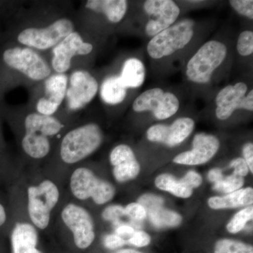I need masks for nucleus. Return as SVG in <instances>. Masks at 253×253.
I'll use <instances>...</instances> for the list:
<instances>
[{"label": "nucleus", "mask_w": 253, "mask_h": 253, "mask_svg": "<svg viewBox=\"0 0 253 253\" xmlns=\"http://www.w3.org/2000/svg\"><path fill=\"white\" fill-rule=\"evenodd\" d=\"M76 30V14L68 3L66 6L59 2L40 3L15 14L1 42L26 46L44 54Z\"/></svg>", "instance_id": "obj_1"}, {"label": "nucleus", "mask_w": 253, "mask_h": 253, "mask_svg": "<svg viewBox=\"0 0 253 253\" xmlns=\"http://www.w3.org/2000/svg\"><path fill=\"white\" fill-rule=\"evenodd\" d=\"M235 37L220 31L203 43L183 67L184 90L209 102L227 81L235 61Z\"/></svg>", "instance_id": "obj_2"}, {"label": "nucleus", "mask_w": 253, "mask_h": 253, "mask_svg": "<svg viewBox=\"0 0 253 253\" xmlns=\"http://www.w3.org/2000/svg\"><path fill=\"white\" fill-rule=\"evenodd\" d=\"M211 19L180 18L149 40L145 53L155 77L167 78L181 71L188 59L215 28Z\"/></svg>", "instance_id": "obj_3"}, {"label": "nucleus", "mask_w": 253, "mask_h": 253, "mask_svg": "<svg viewBox=\"0 0 253 253\" xmlns=\"http://www.w3.org/2000/svg\"><path fill=\"white\" fill-rule=\"evenodd\" d=\"M1 42L0 101L8 91L21 85L31 89L52 74L49 59L44 54L9 42Z\"/></svg>", "instance_id": "obj_4"}, {"label": "nucleus", "mask_w": 253, "mask_h": 253, "mask_svg": "<svg viewBox=\"0 0 253 253\" xmlns=\"http://www.w3.org/2000/svg\"><path fill=\"white\" fill-rule=\"evenodd\" d=\"M126 0H86L76 13L77 28L102 42L116 33H121L130 9Z\"/></svg>", "instance_id": "obj_5"}, {"label": "nucleus", "mask_w": 253, "mask_h": 253, "mask_svg": "<svg viewBox=\"0 0 253 253\" xmlns=\"http://www.w3.org/2000/svg\"><path fill=\"white\" fill-rule=\"evenodd\" d=\"M181 11L180 4L173 0L131 1L121 33L151 39L181 18Z\"/></svg>", "instance_id": "obj_6"}, {"label": "nucleus", "mask_w": 253, "mask_h": 253, "mask_svg": "<svg viewBox=\"0 0 253 253\" xmlns=\"http://www.w3.org/2000/svg\"><path fill=\"white\" fill-rule=\"evenodd\" d=\"M99 42L78 29L70 33L49 51L53 73H68L79 68L89 70Z\"/></svg>", "instance_id": "obj_7"}, {"label": "nucleus", "mask_w": 253, "mask_h": 253, "mask_svg": "<svg viewBox=\"0 0 253 253\" xmlns=\"http://www.w3.org/2000/svg\"><path fill=\"white\" fill-rule=\"evenodd\" d=\"M184 104L182 91L168 86H153L136 95L129 111L131 116L149 118L161 123L184 111Z\"/></svg>", "instance_id": "obj_8"}, {"label": "nucleus", "mask_w": 253, "mask_h": 253, "mask_svg": "<svg viewBox=\"0 0 253 253\" xmlns=\"http://www.w3.org/2000/svg\"><path fill=\"white\" fill-rule=\"evenodd\" d=\"M208 104V111H212L214 118L219 122H227L241 113L252 116V82L244 76L224 84Z\"/></svg>", "instance_id": "obj_9"}, {"label": "nucleus", "mask_w": 253, "mask_h": 253, "mask_svg": "<svg viewBox=\"0 0 253 253\" xmlns=\"http://www.w3.org/2000/svg\"><path fill=\"white\" fill-rule=\"evenodd\" d=\"M104 139L102 128L96 123H86L76 126L61 139L60 158L66 164L80 162L97 151Z\"/></svg>", "instance_id": "obj_10"}, {"label": "nucleus", "mask_w": 253, "mask_h": 253, "mask_svg": "<svg viewBox=\"0 0 253 253\" xmlns=\"http://www.w3.org/2000/svg\"><path fill=\"white\" fill-rule=\"evenodd\" d=\"M68 73H53L30 89V109L45 116H54L62 108L66 96Z\"/></svg>", "instance_id": "obj_11"}, {"label": "nucleus", "mask_w": 253, "mask_h": 253, "mask_svg": "<svg viewBox=\"0 0 253 253\" xmlns=\"http://www.w3.org/2000/svg\"><path fill=\"white\" fill-rule=\"evenodd\" d=\"M99 77L89 69L79 68L68 74L67 89L61 110L76 114L90 104L99 92Z\"/></svg>", "instance_id": "obj_12"}, {"label": "nucleus", "mask_w": 253, "mask_h": 253, "mask_svg": "<svg viewBox=\"0 0 253 253\" xmlns=\"http://www.w3.org/2000/svg\"><path fill=\"white\" fill-rule=\"evenodd\" d=\"M71 189L77 199L91 198L97 205L109 202L116 194L115 186L111 182L100 179L91 169L86 168H78L73 172L71 178Z\"/></svg>", "instance_id": "obj_13"}, {"label": "nucleus", "mask_w": 253, "mask_h": 253, "mask_svg": "<svg viewBox=\"0 0 253 253\" xmlns=\"http://www.w3.org/2000/svg\"><path fill=\"white\" fill-rule=\"evenodd\" d=\"M196 121L189 116H178L169 124L155 123L148 127L146 139L152 144L174 149L185 142L194 132Z\"/></svg>", "instance_id": "obj_14"}, {"label": "nucleus", "mask_w": 253, "mask_h": 253, "mask_svg": "<svg viewBox=\"0 0 253 253\" xmlns=\"http://www.w3.org/2000/svg\"><path fill=\"white\" fill-rule=\"evenodd\" d=\"M28 213L33 224L44 229L49 225L50 214L59 199L57 186L50 180H45L37 186L28 189Z\"/></svg>", "instance_id": "obj_15"}, {"label": "nucleus", "mask_w": 253, "mask_h": 253, "mask_svg": "<svg viewBox=\"0 0 253 253\" xmlns=\"http://www.w3.org/2000/svg\"><path fill=\"white\" fill-rule=\"evenodd\" d=\"M98 95L106 111H126L129 108L136 94L121 84L112 66L99 78Z\"/></svg>", "instance_id": "obj_16"}, {"label": "nucleus", "mask_w": 253, "mask_h": 253, "mask_svg": "<svg viewBox=\"0 0 253 253\" xmlns=\"http://www.w3.org/2000/svg\"><path fill=\"white\" fill-rule=\"evenodd\" d=\"M61 217L72 231L75 244L81 249H87L95 238L94 222L90 214L77 205L69 204L63 209Z\"/></svg>", "instance_id": "obj_17"}, {"label": "nucleus", "mask_w": 253, "mask_h": 253, "mask_svg": "<svg viewBox=\"0 0 253 253\" xmlns=\"http://www.w3.org/2000/svg\"><path fill=\"white\" fill-rule=\"evenodd\" d=\"M220 146L217 136L206 132L197 133L193 139L191 149L176 155L173 162L189 166L206 164L217 155Z\"/></svg>", "instance_id": "obj_18"}, {"label": "nucleus", "mask_w": 253, "mask_h": 253, "mask_svg": "<svg viewBox=\"0 0 253 253\" xmlns=\"http://www.w3.org/2000/svg\"><path fill=\"white\" fill-rule=\"evenodd\" d=\"M112 67L117 74L120 83L126 89L138 94L137 91L146 81V64L140 54H129L116 61Z\"/></svg>", "instance_id": "obj_19"}, {"label": "nucleus", "mask_w": 253, "mask_h": 253, "mask_svg": "<svg viewBox=\"0 0 253 253\" xmlns=\"http://www.w3.org/2000/svg\"><path fill=\"white\" fill-rule=\"evenodd\" d=\"M109 161L113 166V176L118 182L132 180L140 172L141 166L135 153L128 144H121L115 146L110 153Z\"/></svg>", "instance_id": "obj_20"}, {"label": "nucleus", "mask_w": 253, "mask_h": 253, "mask_svg": "<svg viewBox=\"0 0 253 253\" xmlns=\"http://www.w3.org/2000/svg\"><path fill=\"white\" fill-rule=\"evenodd\" d=\"M38 236L33 226L18 223L11 234L13 253H42L37 249Z\"/></svg>", "instance_id": "obj_21"}, {"label": "nucleus", "mask_w": 253, "mask_h": 253, "mask_svg": "<svg viewBox=\"0 0 253 253\" xmlns=\"http://www.w3.org/2000/svg\"><path fill=\"white\" fill-rule=\"evenodd\" d=\"M253 189L242 188L222 196H212L208 201V206L213 210L232 209L253 206Z\"/></svg>", "instance_id": "obj_22"}, {"label": "nucleus", "mask_w": 253, "mask_h": 253, "mask_svg": "<svg viewBox=\"0 0 253 253\" xmlns=\"http://www.w3.org/2000/svg\"><path fill=\"white\" fill-rule=\"evenodd\" d=\"M23 152L33 159H42L51 151L50 138L39 131H24L21 141Z\"/></svg>", "instance_id": "obj_23"}, {"label": "nucleus", "mask_w": 253, "mask_h": 253, "mask_svg": "<svg viewBox=\"0 0 253 253\" xmlns=\"http://www.w3.org/2000/svg\"><path fill=\"white\" fill-rule=\"evenodd\" d=\"M155 185L162 191H168L173 196L181 199H189L193 195L194 190L190 189L180 179L168 173L160 174L155 179Z\"/></svg>", "instance_id": "obj_24"}, {"label": "nucleus", "mask_w": 253, "mask_h": 253, "mask_svg": "<svg viewBox=\"0 0 253 253\" xmlns=\"http://www.w3.org/2000/svg\"><path fill=\"white\" fill-rule=\"evenodd\" d=\"M147 215L151 224L158 229L176 227L182 222L180 214L163 206L149 211Z\"/></svg>", "instance_id": "obj_25"}, {"label": "nucleus", "mask_w": 253, "mask_h": 253, "mask_svg": "<svg viewBox=\"0 0 253 253\" xmlns=\"http://www.w3.org/2000/svg\"><path fill=\"white\" fill-rule=\"evenodd\" d=\"M253 31L245 29L239 33L235 41V61L241 59V62L253 61Z\"/></svg>", "instance_id": "obj_26"}, {"label": "nucleus", "mask_w": 253, "mask_h": 253, "mask_svg": "<svg viewBox=\"0 0 253 253\" xmlns=\"http://www.w3.org/2000/svg\"><path fill=\"white\" fill-rule=\"evenodd\" d=\"M214 253H253L251 245L234 239H222L214 245Z\"/></svg>", "instance_id": "obj_27"}, {"label": "nucleus", "mask_w": 253, "mask_h": 253, "mask_svg": "<svg viewBox=\"0 0 253 253\" xmlns=\"http://www.w3.org/2000/svg\"><path fill=\"white\" fill-rule=\"evenodd\" d=\"M253 217V206H248L234 214L231 220L226 225V229L231 234H237L244 230L249 221L252 220Z\"/></svg>", "instance_id": "obj_28"}, {"label": "nucleus", "mask_w": 253, "mask_h": 253, "mask_svg": "<svg viewBox=\"0 0 253 253\" xmlns=\"http://www.w3.org/2000/svg\"><path fill=\"white\" fill-rule=\"evenodd\" d=\"M244 177L233 173L230 175L223 176L217 182L213 184L212 189L218 192L228 194L242 189L244 185Z\"/></svg>", "instance_id": "obj_29"}, {"label": "nucleus", "mask_w": 253, "mask_h": 253, "mask_svg": "<svg viewBox=\"0 0 253 253\" xmlns=\"http://www.w3.org/2000/svg\"><path fill=\"white\" fill-rule=\"evenodd\" d=\"M231 9L241 17L249 21L253 20V0H230L229 1Z\"/></svg>", "instance_id": "obj_30"}, {"label": "nucleus", "mask_w": 253, "mask_h": 253, "mask_svg": "<svg viewBox=\"0 0 253 253\" xmlns=\"http://www.w3.org/2000/svg\"><path fill=\"white\" fill-rule=\"evenodd\" d=\"M137 203L141 204L148 212L156 208L163 207L164 199L157 195L148 194L140 196L138 199Z\"/></svg>", "instance_id": "obj_31"}, {"label": "nucleus", "mask_w": 253, "mask_h": 253, "mask_svg": "<svg viewBox=\"0 0 253 253\" xmlns=\"http://www.w3.org/2000/svg\"><path fill=\"white\" fill-rule=\"evenodd\" d=\"M125 213L126 217L134 221H141L147 216L146 209L139 203H131L125 207Z\"/></svg>", "instance_id": "obj_32"}, {"label": "nucleus", "mask_w": 253, "mask_h": 253, "mask_svg": "<svg viewBox=\"0 0 253 253\" xmlns=\"http://www.w3.org/2000/svg\"><path fill=\"white\" fill-rule=\"evenodd\" d=\"M123 216H126L125 208L120 205L110 206L109 207L105 208L102 213V217L105 220L113 221L117 224Z\"/></svg>", "instance_id": "obj_33"}, {"label": "nucleus", "mask_w": 253, "mask_h": 253, "mask_svg": "<svg viewBox=\"0 0 253 253\" xmlns=\"http://www.w3.org/2000/svg\"><path fill=\"white\" fill-rule=\"evenodd\" d=\"M151 236L144 231H135L129 237L128 243L138 248L146 247L151 244Z\"/></svg>", "instance_id": "obj_34"}, {"label": "nucleus", "mask_w": 253, "mask_h": 253, "mask_svg": "<svg viewBox=\"0 0 253 253\" xmlns=\"http://www.w3.org/2000/svg\"><path fill=\"white\" fill-rule=\"evenodd\" d=\"M181 180L190 189L194 190L202 184L203 178L196 171L189 170L186 173L185 175L181 178Z\"/></svg>", "instance_id": "obj_35"}, {"label": "nucleus", "mask_w": 253, "mask_h": 253, "mask_svg": "<svg viewBox=\"0 0 253 253\" xmlns=\"http://www.w3.org/2000/svg\"><path fill=\"white\" fill-rule=\"evenodd\" d=\"M229 167L234 169V174L236 175L245 177L247 176L250 172L249 166L244 158L241 157L236 158L231 160L229 163Z\"/></svg>", "instance_id": "obj_36"}, {"label": "nucleus", "mask_w": 253, "mask_h": 253, "mask_svg": "<svg viewBox=\"0 0 253 253\" xmlns=\"http://www.w3.org/2000/svg\"><path fill=\"white\" fill-rule=\"evenodd\" d=\"M126 244V241L117 234H109L105 237L104 244L106 249L115 250L123 247Z\"/></svg>", "instance_id": "obj_37"}, {"label": "nucleus", "mask_w": 253, "mask_h": 253, "mask_svg": "<svg viewBox=\"0 0 253 253\" xmlns=\"http://www.w3.org/2000/svg\"><path fill=\"white\" fill-rule=\"evenodd\" d=\"M243 158L245 160L248 166H249L250 172H253V142H248L244 145L242 149Z\"/></svg>", "instance_id": "obj_38"}, {"label": "nucleus", "mask_w": 253, "mask_h": 253, "mask_svg": "<svg viewBox=\"0 0 253 253\" xmlns=\"http://www.w3.org/2000/svg\"><path fill=\"white\" fill-rule=\"evenodd\" d=\"M135 232V229L132 226L127 224H121L116 228V234L118 236L123 237V236H130Z\"/></svg>", "instance_id": "obj_39"}, {"label": "nucleus", "mask_w": 253, "mask_h": 253, "mask_svg": "<svg viewBox=\"0 0 253 253\" xmlns=\"http://www.w3.org/2000/svg\"><path fill=\"white\" fill-rule=\"evenodd\" d=\"M223 176H224V174H223L221 168H212L208 172V180L212 183V184H214V183L217 182Z\"/></svg>", "instance_id": "obj_40"}, {"label": "nucleus", "mask_w": 253, "mask_h": 253, "mask_svg": "<svg viewBox=\"0 0 253 253\" xmlns=\"http://www.w3.org/2000/svg\"><path fill=\"white\" fill-rule=\"evenodd\" d=\"M6 218V212H5L4 208L0 204V226L4 224Z\"/></svg>", "instance_id": "obj_41"}, {"label": "nucleus", "mask_w": 253, "mask_h": 253, "mask_svg": "<svg viewBox=\"0 0 253 253\" xmlns=\"http://www.w3.org/2000/svg\"><path fill=\"white\" fill-rule=\"evenodd\" d=\"M115 253H142L139 252V251H135V250L133 249H123L121 250V251H118L117 252Z\"/></svg>", "instance_id": "obj_42"}, {"label": "nucleus", "mask_w": 253, "mask_h": 253, "mask_svg": "<svg viewBox=\"0 0 253 253\" xmlns=\"http://www.w3.org/2000/svg\"><path fill=\"white\" fill-rule=\"evenodd\" d=\"M1 38H2V35H1V32H0V44L1 42Z\"/></svg>", "instance_id": "obj_43"}, {"label": "nucleus", "mask_w": 253, "mask_h": 253, "mask_svg": "<svg viewBox=\"0 0 253 253\" xmlns=\"http://www.w3.org/2000/svg\"><path fill=\"white\" fill-rule=\"evenodd\" d=\"M0 115H1V112H0Z\"/></svg>", "instance_id": "obj_44"}]
</instances>
